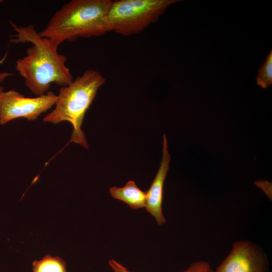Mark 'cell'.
Returning <instances> with one entry per match:
<instances>
[{"label": "cell", "mask_w": 272, "mask_h": 272, "mask_svg": "<svg viewBox=\"0 0 272 272\" xmlns=\"http://www.w3.org/2000/svg\"><path fill=\"white\" fill-rule=\"evenodd\" d=\"M10 24L15 31L11 35V43L32 44L27 49L26 55L17 60L16 69L32 93L41 96L49 91L52 84L63 87L73 81V77L65 64L67 58L58 53V45L41 36L32 24L18 26L11 21Z\"/></svg>", "instance_id": "obj_1"}, {"label": "cell", "mask_w": 272, "mask_h": 272, "mask_svg": "<svg viewBox=\"0 0 272 272\" xmlns=\"http://www.w3.org/2000/svg\"><path fill=\"white\" fill-rule=\"evenodd\" d=\"M111 0H72L64 4L39 33L59 46L79 37L99 36L111 31L108 15Z\"/></svg>", "instance_id": "obj_2"}, {"label": "cell", "mask_w": 272, "mask_h": 272, "mask_svg": "<svg viewBox=\"0 0 272 272\" xmlns=\"http://www.w3.org/2000/svg\"><path fill=\"white\" fill-rule=\"evenodd\" d=\"M105 82V79L98 71L86 70L69 85L60 88L54 108L43 118V121L53 124L70 122L73 132L69 142L88 149L82 125L86 112Z\"/></svg>", "instance_id": "obj_3"}, {"label": "cell", "mask_w": 272, "mask_h": 272, "mask_svg": "<svg viewBox=\"0 0 272 272\" xmlns=\"http://www.w3.org/2000/svg\"><path fill=\"white\" fill-rule=\"evenodd\" d=\"M177 0L112 1L108 18L111 31L123 36L139 33L155 23Z\"/></svg>", "instance_id": "obj_4"}, {"label": "cell", "mask_w": 272, "mask_h": 272, "mask_svg": "<svg viewBox=\"0 0 272 272\" xmlns=\"http://www.w3.org/2000/svg\"><path fill=\"white\" fill-rule=\"evenodd\" d=\"M57 95L49 91L36 97H26L14 90L0 93V124L19 118L35 120L55 104Z\"/></svg>", "instance_id": "obj_5"}, {"label": "cell", "mask_w": 272, "mask_h": 272, "mask_svg": "<svg viewBox=\"0 0 272 272\" xmlns=\"http://www.w3.org/2000/svg\"><path fill=\"white\" fill-rule=\"evenodd\" d=\"M214 272H269V263L259 245L240 240L234 243L229 254Z\"/></svg>", "instance_id": "obj_6"}, {"label": "cell", "mask_w": 272, "mask_h": 272, "mask_svg": "<svg viewBox=\"0 0 272 272\" xmlns=\"http://www.w3.org/2000/svg\"><path fill=\"white\" fill-rule=\"evenodd\" d=\"M170 162V156L168 151L166 137L164 134L160 166L149 189L146 191L145 206L147 211L155 218L157 224L160 226L166 222V219L163 215L162 206L164 183L169 168Z\"/></svg>", "instance_id": "obj_7"}, {"label": "cell", "mask_w": 272, "mask_h": 272, "mask_svg": "<svg viewBox=\"0 0 272 272\" xmlns=\"http://www.w3.org/2000/svg\"><path fill=\"white\" fill-rule=\"evenodd\" d=\"M109 191L111 196L124 202L132 209L146 206V191L140 189L133 181H127L122 187L113 186Z\"/></svg>", "instance_id": "obj_8"}, {"label": "cell", "mask_w": 272, "mask_h": 272, "mask_svg": "<svg viewBox=\"0 0 272 272\" xmlns=\"http://www.w3.org/2000/svg\"><path fill=\"white\" fill-rule=\"evenodd\" d=\"M33 272H67L65 262L59 257L45 255L32 263Z\"/></svg>", "instance_id": "obj_9"}, {"label": "cell", "mask_w": 272, "mask_h": 272, "mask_svg": "<svg viewBox=\"0 0 272 272\" xmlns=\"http://www.w3.org/2000/svg\"><path fill=\"white\" fill-rule=\"evenodd\" d=\"M257 84L266 89L272 84V51L266 57L263 65L259 68L256 78Z\"/></svg>", "instance_id": "obj_10"}, {"label": "cell", "mask_w": 272, "mask_h": 272, "mask_svg": "<svg viewBox=\"0 0 272 272\" xmlns=\"http://www.w3.org/2000/svg\"><path fill=\"white\" fill-rule=\"evenodd\" d=\"M212 270L208 262L199 260L192 262L187 268L180 272H211Z\"/></svg>", "instance_id": "obj_11"}, {"label": "cell", "mask_w": 272, "mask_h": 272, "mask_svg": "<svg viewBox=\"0 0 272 272\" xmlns=\"http://www.w3.org/2000/svg\"><path fill=\"white\" fill-rule=\"evenodd\" d=\"M109 265L114 272H132L128 270L121 263L113 259L109 261Z\"/></svg>", "instance_id": "obj_12"}, {"label": "cell", "mask_w": 272, "mask_h": 272, "mask_svg": "<svg viewBox=\"0 0 272 272\" xmlns=\"http://www.w3.org/2000/svg\"><path fill=\"white\" fill-rule=\"evenodd\" d=\"M13 75V74L6 72H0V93L4 91V88L1 86V84L8 78Z\"/></svg>", "instance_id": "obj_13"}, {"label": "cell", "mask_w": 272, "mask_h": 272, "mask_svg": "<svg viewBox=\"0 0 272 272\" xmlns=\"http://www.w3.org/2000/svg\"><path fill=\"white\" fill-rule=\"evenodd\" d=\"M211 272H214V270L212 269V271H211Z\"/></svg>", "instance_id": "obj_14"}]
</instances>
